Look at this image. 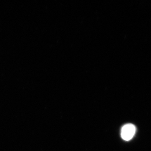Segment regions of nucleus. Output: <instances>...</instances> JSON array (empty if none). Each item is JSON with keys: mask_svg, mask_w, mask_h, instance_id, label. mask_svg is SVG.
<instances>
[{"mask_svg": "<svg viewBox=\"0 0 151 151\" xmlns=\"http://www.w3.org/2000/svg\"><path fill=\"white\" fill-rule=\"evenodd\" d=\"M136 131V127L133 124H126L122 127L121 136L124 140L129 141L132 139L134 136Z\"/></svg>", "mask_w": 151, "mask_h": 151, "instance_id": "nucleus-1", "label": "nucleus"}]
</instances>
